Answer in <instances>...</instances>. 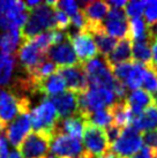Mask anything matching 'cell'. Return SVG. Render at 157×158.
<instances>
[{
    "instance_id": "12",
    "label": "cell",
    "mask_w": 157,
    "mask_h": 158,
    "mask_svg": "<svg viewBox=\"0 0 157 158\" xmlns=\"http://www.w3.org/2000/svg\"><path fill=\"white\" fill-rule=\"evenodd\" d=\"M46 58L50 61H52L58 68L74 66L80 62L75 56L74 50L72 48L68 38L60 44L53 45L49 48Z\"/></svg>"
},
{
    "instance_id": "1",
    "label": "cell",
    "mask_w": 157,
    "mask_h": 158,
    "mask_svg": "<svg viewBox=\"0 0 157 158\" xmlns=\"http://www.w3.org/2000/svg\"><path fill=\"white\" fill-rule=\"evenodd\" d=\"M83 68L87 75L89 87L109 89L114 94L117 101H121L126 97L127 88L125 84L118 81L113 76L111 67L109 66L104 57L97 56L91 60L84 62Z\"/></svg>"
},
{
    "instance_id": "27",
    "label": "cell",
    "mask_w": 157,
    "mask_h": 158,
    "mask_svg": "<svg viewBox=\"0 0 157 158\" xmlns=\"http://www.w3.org/2000/svg\"><path fill=\"white\" fill-rule=\"evenodd\" d=\"M141 85L143 87L144 91L150 94L151 96L157 94V74L153 62L149 65H146V67H144L143 80H142Z\"/></svg>"
},
{
    "instance_id": "17",
    "label": "cell",
    "mask_w": 157,
    "mask_h": 158,
    "mask_svg": "<svg viewBox=\"0 0 157 158\" xmlns=\"http://www.w3.org/2000/svg\"><path fill=\"white\" fill-rule=\"evenodd\" d=\"M131 127L138 132H147L151 129H157V105L153 103L138 117L133 118Z\"/></svg>"
},
{
    "instance_id": "15",
    "label": "cell",
    "mask_w": 157,
    "mask_h": 158,
    "mask_svg": "<svg viewBox=\"0 0 157 158\" xmlns=\"http://www.w3.org/2000/svg\"><path fill=\"white\" fill-rule=\"evenodd\" d=\"M86 125H87V121L78 114H75L66 119L59 120L54 134H65L80 141V139H82L83 136Z\"/></svg>"
},
{
    "instance_id": "13",
    "label": "cell",
    "mask_w": 157,
    "mask_h": 158,
    "mask_svg": "<svg viewBox=\"0 0 157 158\" xmlns=\"http://www.w3.org/2000/svg\"><path fill=\"white\" fill-rule=\"evenodd\" d=\"M45 99H48L53 104L60 120L78 114V96L75 92L67 90Z\"/></svg>"
},
{
    "instance_id": "28",
    "label": "cell",
    "mask_w": 157,
    "mask_h": 158,
    "mask_svg": "<svg viewBox=\"0 0 157 158\" xmlns=\"http://www.w3.org/2000/svg\"><path fill=\"white\" fill-rule=\"evenodd\" d=\"M86 121L88 123H91L94 126H97V127L104 129L106 126H109V125L112 123V115H111L109 107H106V109L97 110L95 112L90 113L88 115Z\"/></svg>"
},
{
    "instance_id": "16",
    "label": "cell",
    "mask_w": 157,
    "mask_h": 158,
    "mask_svg": "<svg viewBox=\"0 0 157 158\" xmlns=\"http://www.w3.org/2000/svg\"><path fill=\"white\" fill-rule=\"evenodd\" d=\"M65 88V81L61 77V75L57 72V73L50 75L49 77L44 79L43 81H40L39 83L36 84L35 92H39L45 98H49V97L56 96V95L64 92Z\"/></svg>"
},
{
    "instance_id": "3",
    "label": "cell",
    "mask_w": 157,
    "mask_h": 158,
    "mask_svg": "<svg viewBox=\"0 0 157 158\" xmlns=\"http://www.w3.org/2000/svg\"><path fill=\"white\" fill-rule=\"evenodd\" d=\"M30 101L27 96L0 89V121L8 126L20 113L30 112Z\"/></svg>"
},
{
    "instance_id": "43",
    "label": "cell",
    "mask_w": 157,
    "mask_h": 158,
    "mask_svg": "<svg viewBox=\"0 0 157 158\" xmlns=\"http://www.w3.org/2000/svg\"><path fill=\"white\" fill-rule=\"evenodd\" d=\"M116 158H120V157H117V156H116Z\"/></svg>"
},
{
    "instance_id": "5",
    "label": "cell",
    "mask_w": 157,
    "mask_h": 158,
    "mask_svg": "<svg viewBox=\"0 0 157 158\" xmlns=\"http://www.w3.org/2000/svg\"><path fill=\"white\" fill-rule=\"evenodd\" d=\"M141 148H142L141 133L131 126L124 128L119 139L110 147L112 152L120 158H131Z\"/></svg>"
},
{
    "instance_id": "8",
    "label": "cell",
    "mask_w": 157,
    "mask_h": 158,
    "mask_svg": "<svg viewBox=\"0 0 157 158\" xmlns=\"http://www.w3.org/2000/svg\"><path fill=\"white\" fill-rule=\"evenodd\" d=\"M82 139L86 151L91 154L94 157H98L110 149V144L106 140L104 129L94 126L91 123H87Z\"/></svg>"
},
{
    "instance_id": "4",
    "label": "cell",
    "mask_w": 157,
    "mask_h": 158,
    "mask_svg": "<svg viewBox=\"0 0 157 158\" xmlns=\"http://www.w3.org/2000/svg\"><path fill=\"white\" fill-rule=\"evenodd\" d=\"M52 136L45 133L31 132L19 145L22 158H44L48 156Z\"/></svg>"
},
{
    "instance_id": "11",
    "label": "cell",
    "mask_w": 157,
    "mask_h": 158,
    "mask_svg": "<svg viewBox=\"0 0 157 158\" xmlns=\"http://www.w3.org/2000/svg\"><path fill=\"white\" fill-rule=\"evenodd\" d=\"M31 129V123L30 117H29V112H23L20 113L14 119L12 123H9L5 134L9 143L13 145L14 148L18 149L19 145L22 143V141L26 139V136L30 133Z\"/></svg>"
},
{
    "instance_id": "19",
    "label": "cell",
    "mask_w": 157,
    "mask_h": 158,
    "mask_svg": "<svg viewBox=\"0 0 157 158\" xmlns=\"http://www.w3.org/2000/svg\"><path fill=\"white\" fill-rule=\"evenodd\" d=\"M109 110L112 115V123L120 128L129 127L133 121V114H132L129 107L127 105L126 99L116 101L111 106H109Z\"/></svg>"
},
{
    "instance_id": "31",
    "label": "cell",
    "mask_w": 157,
    "mask_h": 158,
    "mask_svg": "<svg viewBox=\"0 0 157 158\" xmlns=\"http://www.w3.org/2000/svg\"><path fill=\"white\" fill-rule=\"evenodd\" d=\"M56 9H59L61 12H64L65 14H67L70 18L74 16L75 14L78 13L80 8H78V2L74 1V0H62V1H57L56 2V6H54Z\"/></svg>"
},
{
    "instance_id": "2",
    "label": "cell",
    "mask_w": 157,
    "mask_h": 158,
    "mask_svg": "<svg viewBox=\"0 0 157 158\" xmlns=\"http://www.w3.org/2000/svg\"><path fill=\"white\" fill-rule=\"evenodd\" d=\"M31 127L35 132L45 133L53 136L59 123V115L51 102L44 98V101L37 107L29 112Z\"/></svg>"
},
{
    "instance_id": "22",
    "label": "cell",
    "mask_w": 157,
    "mask_h": 158,
    "mask_svg": "<svg viewBox=\"0 0 157 158\" xmlns=\"http://www.w3.org/2000/svg\"><path fill=\"white\" fill-rule=\"evenodd\" d=\"M132 61L141 65H149L153 62L150 40L132 42Z\"/></svg>"
},
{
    "instance_id": "6",
    "label": "cell",
    "mask_w": 157,
    "mask_h": 158,
    "mask_svg": "<svg viewBox=\"0 0 157 158\" xmlns=\"http://www.w3.org/2000/svg\"><path fill=\"white\" fill-rule=\"evenodd\" d=\"M67 38L80 62L84 64L98 56L97 46L90 34L86 31H74L68 32Z\"/></svg>"
},
{
    "instance_id": "10",
    "label": "cell",
    "mask_w": 157,
    "mask_h": 158,
    "mask_svg": "<svg viewBox=\"0 0 157 158\" xmlns=\"http://www.w3.org/2000/svg\"><path fill=\"white\" fill-rule=\"evenodd\" d=\"M58 73L64 79L66 87L68 88L70 91L78 94V92L86 91L89 88L87 75H86L82 62H78L70 67L58 68Z\"/></svg>"
},
{
    "instance_id": "24",
    "label": "cell",
    "mask_w": 157,
    "mask_h": 158,
    "mask_svg": "<svg viewBox=\"0 0 157 158\" xmlns=\"http://www.w3.org/2000/svg\"><path fill=\"white\" fill-rule=\"evenodd\" d=\"M127 38H129L132 42H139V40H150L148 35V26L143 19L136 18L131 19L128 21V35Z\"/></svg>"
},
{
    "instance_id": "9",
    "label": "cell",
    "mask_w": 157,
    "mask_h": 158,
    "mask_svg": "<svg viewBox=\"0 0 157 158\" xmlns=\"http://www.w3.org/2000/svg\"><path fill=\"white\" fill-rule=\"evenodd\" d=\"M82 143L65 134H54L49 154L57 158H73L82 152Z\"/></svg>"
},
{
    "instance_id": "32",
    "label": "cell",
    "mask_w": 157,
    "mask_h": 158,
    "mask_svg": "<svg viewBox=\"0 0 157 158\" xmlns=\"http://www.w3.org/2000/svg\"><path fill=\"white\" fill-rule=\"evenodd\" d=\"M142 144L146 145V148L151 150V152H157V129H151L147 132L141 133Z\"/></svg>"
},
{
    "instance_id": "14",
    "label": "cell",
    "mask_w": 157,
    "mask_h": 158,
    "mask_svg": "<svg viewBox=\"0 0 157 158\" xmlns=\"http://www.w3.org/2000/svg\"><path fill=\"white\" fill-rule=\"evenodd\" d=\"M16 54L20 65L26 69L27 73L34 69L39 62L46 58V54L40 52L30 40H22Z\"/></svg>"
},
{
    "instance_id": "42",
    "label": "cell",
    "mask_w": 157,
    "mask_h": 158,
    "mask_svg": "<svg viewBox=\"0 0 157 158\" xmlns=\"http://www.w3.org/2000/svg\"><path fill=\"white\" fill-rule=\"evenodd\" d=\"M154 65V64H153ZM154 67H155V70H156V74H157V65H154Z\"/></svg>"
},
{
    "instance_id": "37",
    "label": "cell",
    "mask_w": 157,
    "mask_h": 158,
    "mask_svg": "<svg viewBox=\"0 0 157 158\" xmlns=\"http://www.w3.org/2000/svg\"><path fill=\"white\" fill-rule=\"evenodd\" d=\"M106 4L109 5V7H111V8L122 9V7L126 6L127 1H125V0H112V1H108Z\"/></svg>"
},
{
    "instance_id": "20",
    "label": "cell",
    "mask_w": 157,
    "mask_h": 158,
    "mask_svg": "<svg viewBox=\"0 0 157 158\" xmlns=\"http://www.w3.org/2000/svg\"><path fill=\"white\" fill-rule=\"evenodd\" d=\"M82 12L89 24H100L110 9L105 1H87L82 2Z\"/></svg>"
},
{
    "instance_id": "35",
    "label": "cell",
    "mask_w": 157,
    "mask_h": 158,
    "mask_svg": "<svg viewBox=\"0 0 157 158\" xmlns=\"http://www.w3.org/2000/svg\"><path fill=\"white\" fill-rule=\"evenodd\" d=\"M121 132H122V128L118 127V126H116L113 123H111V125H109V126H106L104 128L105 136H106V140L109 142L110 147L119 139V136L121 135Z\"/></svg>"
},
{
    "instance_id": "40",
    "label": "cell",
    "mask_w": 157,
    "mask_h": 158,
    "mask_svg": "<svg viewBox=\"0 0 157 158\" xmlns=\"http://www.w3.org/2000/svg\"><path fill=\"white\" fill-rule=\"evenodd\" d=\"M73 158H95V157H94L91 154H89L88 151L84 150V151H82L81 154H78V156H75V157H73Z\"/></svg>"
},
{
    "instance_id": "25",
    "label": "cell",
    "mask_w": 157,
    "mask_h": 158,
    "mask_svg": "<svg viewBox=\"0 0 157 158\" xmlns=\"http://www.w3.org/2000/svg\"><path fill=\"white\" fill-rule=\"evenodd\" d=\"M15 67V57L8 56L0 50V85H6L11 81Z\"/></svg>"
},
{
    "instance_id": "30",
    "label": "cell",
    "mask_w": 157,
    "mask_h": 158,
    "mask_svg": "<svg viewBox=\"0 0 157 158\" xmlns=\"http://www.w3.org/2000/svg\"><path fill=\"white\" fill-rule=\"evenodd\" d=\"M144 18H146V23L148 26H151L157 22V0H149L146 1L144 5Z\"/></svg>"
},
{
    "instance_id": "23",
    "label": "cell",
    "mask_w": 157,
    "mask_h": 158,
    "mask_svg": "<svg viewBox=\"0 0 157 158\" xmlns=\"http://www.w3.org/2000/svg\"><path fill=\"white\" fill-rule=\"evenodd\" d=\"M21 42L22 36L20 29H11L5 31L2 35H0V50L5 54L13 56L14 52L18 51Z\"/></svg>"
},
{
    "instance_id": "18",
    "label": "cell",
    "mask_w": 157,
    "mask_h": 158,
    "mask_svg": "<svg viewBox=\"0 0 157 158\" xmlns=\"http://www.w3.org/2000/svg\"><path fill=\"white\" fill-rule=\"evenodd\" d=\"M126 103L134 118L142 113L143 110H146L149 105H151L154 103V99L153 96L147 91H144L143 89H136L127 96Z\"/></svg>"
},
{
    "instance_id": "44",
    "label": "cell",
    "mask_w": 157,
    "mask_h": 158,
    "mask_svg": "<svg viewBox=\"0 0 157 158\" xmlns=\"http://www.w3.org/2000/svg\"><path fill=\"white\" fill-rule=\"evenodd\" d=\"M44 158H45V157H44Z\"/></svg>"
},
{
    "instance_id": "29",
    "label": "cell",
    "mask_w": 157,
    "mask_h": 158,
    "mask_svg": "<svg viewBox=\"0 0 157 158\" xmlns=\"http://www.w3.org/2000/svg\"><path fill=\"white\" fill-rule=\"evenodd\" d=\"M144 5H146V1H140V0L128 1L125 6L124 12L126 14V16H128L129 19L141 18L144 10Z\"/></svg>"
},
{
    "instance_id": "41",
    "label": "cell",
    "mask_w": 157,
    "mask_h": 158,
    "mask_svg": "<svg viewBox=\"0 0 157 158\" xmlns=\"http://www.w3.org/2000/svg\"><path fill=\"white\" fill-rule=\"evenodd\" d=\"M8 158H22L21 155H20V152H19L18 150H14V151H12L11 154H9Z\"/></svg>"
},
{
    "instance_id": "21",
    "label": "cell",
    "mask_w": 157,
    "mask_h": 158,
    "mask_svg": "<svg viewBox=\"0 0 157 158\" xmlns=\"http://www.w3.org/2000/svg\"><path fill=\"white\" fill-rule=\"evenodd\" d=\"M110 67H113L119 64L132 61V40L129 38L120 40L117 43L113 51L105 58Z\"/></svg>"
},
{
    "instance_id": "33",
    "label": "cell",
    "mask_w": 157,
    "mask_h": 158,
    "mask_svg": "<svg viewBox=\"0 0 157 158\" xmlns=\"http://www.w3.org/2000/svg\"><path fill=\"white\" fill-rule=\"evenodd\" d=\"M54 23L57 30L64 31L70 27V18L64 12L54 8Z\"/></svg>"
},
{
    "instance_id": "38",
    "label": "cell",
    "mask_w": 157,
    "mask_h": 158,
    "mask_svg": "<svg viewBox=\"0 0 157 158\" xmlns=\"http://www.w3.org/2000/svg\"><path fill=\"white\" fill-rule=\"evenodd\" d=\"M148 35L150 42L157 38V22L151 24V26H148Z\"/></svg>"
},
{
    "instance_id": "7",
    "label": "cell",
    "mask_w": 157,
    "mask_h": 158,
    "mask_svg": "<svg viewBox=\"0 0 157 158\" xmlns=\"http://www.w3.org/2000/svg\"><path fill=\"white\" fill-rule=\"evenodd\" d=\"M103 30L114 40H124L128 35V21L124 9L110 8L102 22Z\"/></svg>"
},
{
    "instance_id": "34",
    "label": "cell",
    "mask_w": 157,
    "mask_h": 158,
    "mask_svg": "<svg viewBox=\"0 0 157 158\" xmlns=\"http://www.w3.org/2000/svg\"><path fill=\"white\" fill-rule=\"evenodd\" d=\"M88 24V20L84 16L82 9H80L74 16L70 18V26L74 27L75 31H86Z\"/></svg>"
},
{
    "instance_id": "39",
    "label": "cell",
    "mask_w": 157,
    "mask_h": 158,
    "mask_svg": "<svg viewBox=\"0 0 157 158\" xmlns=\"http://www.w3.org/2000/svg\"><path fill=\"white\" fill-rule=\"evenodd\" d=\"M151 58L154 65H157V38L151 40Z\"/></svg>"
},
{
    "instance_id": "26",
    "label": "cell",
    "mask_w": 157,
    "mask_h": 158,
    "mask_svg": "<svg viewBox=\"0 0 157 158\" xmlns=\"http://www.w3.org/2000/svg\"><path fill=\"white\" fill-rule=\"evenodd\" d=\"M144 67H146V65H141V64L133 61L132 69L129 72L128 76H127L126 81H125V87L126 88L136 90V89H139L141 87L142 80H143Z\"/></svg>"
},
{
    "instance_id": "36",
    "label": "cell",
    "mask_w": 157,
    "mask_h": 158,
    "mask_svg": "<svg viewBox=\"0 0 157 158\" xmlns=\"http://www.w3.org/2000/svg\"><path fill=\"white\" fill-rule=\"evenodd\" d=\"M131 158H154L151 150H149L148 148H141V149L136 152L135 155H133Z\"/></svg>"
}]
</instances>
